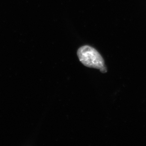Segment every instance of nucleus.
<instances>
[{
  "label": "nucleus",
  "instance_id": "1",
  "mask_svg": "<svg viewBox=\"0 0 146 146\" xmlns=\"http://www.w3.org/2000/svg\"><path fill=\"white\" fill-rule=\"evenodd\" d=\"M78 56L81 63L88 68L99 69L102 73L107 70L102 56L96 49L90 46H82L78 50Z\"/></svg>",
  "mask_w": 146,
  "mask_h": 146
}]
</instances>
